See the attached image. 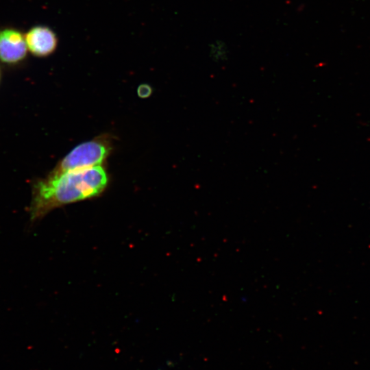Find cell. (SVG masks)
I'll return each mask as SVG.
<instances>
[{
    "mask_svg": "<svg viewBox=\"0 0 370 370\" xmlns=\"http://www.w3.org/2000/svg\"><path fill=\"white\" fill-rule=\"evenodd\" d=\"M112 149L111 136L108 134L100 135L76 146L58 163L51 173H61L100 166Z\"/></svg>",
    "mask_w": 370,
    "mask_h": 370,
    "instance_id": "obj_2",
    "label": "cell"
},
{
    "mask_svg": "<svg viewBox=\"0 0 370 370\" xmlns=\"http://www.w3.org/2000/svg\"><path fill=\"white\" fill-rule=\"evenodd\" d=\"M0 79H1V72H0Z\"/></svg>",
    "mask_w": 370,
    "mask_h": 370,
    "instance_id": "obj_7",
    "label": "cell"
},
{
    "mask_svg": "<svg viewBox=\"0 0 370 370\" xmlns=\"http://www.w3.org/2000/svg\"><path fill=\"white\" fill-rule=\"evenodd\" d=\"M28 50L34 56L45 57L56 49L58 40L56 34L45 26L31 28L25 35Z\"/></svg>",
    "mask_w": 370,
    "mask_h": 370,
    "instance_id": "obj_4",
    "label": "cell"
},
{
    "mask_svg": "<svg viewBox=\"0 0 370 370\" xmlns=\"http://www.w3.org/2000/svg\"><path fill=\"white\" fill-rule=\"evenodd\" d=\"M151 87L145 84L140 85L137 89L138 95L140 98H147L151 95Z\"/></svg>",
    "mask_w": 370,
    "mask_h": 370,
    "instance_id": "obj_6",
    "label": "cell"
},
{
    "mask_svg": "<svg viewBox=\"0 0 370 370\" xmlns=\"http://www.w3.org/2000/svg\"><path fill=\"white\" fill-rule=\"evenodd\" d=\"M108 175L102 166L49 173L32 185L30 220L36 222L55 208L96 197L106 188Z\"/></svg>",
    "mask_w": 370,
    "mask_h": 370,
    "instance_id": "obj_1",
    "label": "cell"
},
{
    "mask_svg": "<svg viewBox=\"0 0 370 370\" xmlns=\"http://www.w3.org/2000/svg\"><path fill=\"white\" fill-rule=\"evenodd\" d=\"M209 56L215 62H222L227 59L228 47L221 40H216L209 45Z\"/></svg>",
    "mask_w": 370,
    "mask_h": 370,
    "instance_id": "obj_5",
    "label": "cell"
},
{
    "mask_svg": "<svg viewBox=\"0 0 370 370\" xmlns=\"http://www.w3.org/2000/svg\"><path fill=\"white\" fill-rule=\"evenodd\" d=\"M28 49L25 35L14 28L0 30V61L5 64L16 65L26 57Z\"/></svg>",
    "mask_w": 370,
    "mask_h": 370,
    "instance_id": "obj_3",
    "label": "cell"
}]
</instances>
